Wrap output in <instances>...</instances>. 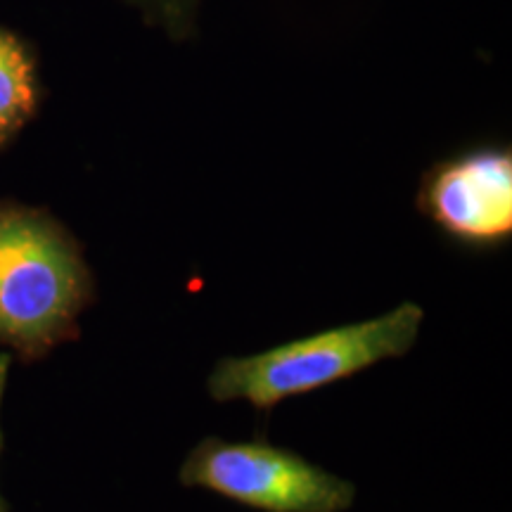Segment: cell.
I'll use <instances>...</instances> for the list:
<instances>
[{
    "label": "cell",
    "instance_id": "cell-2",
    "mask_svg": "<svg viewBox=\"0 0 512 512\" xmlns=\"http://www.w3.org/2000/svg\"><path fill=\"white\" fill-rule=\"evenodd\" d=\"M422 320L425 311L406 302L377 318L339 325L261 354L223 358L211 370L207 389L216 403L247 401L268 411L290 396L318 392L389 358L406 356L418 342Z\"/></svg>",
    "mask_w": 512,
    "mask_h": 512
},
{
    "label": "cell",
    "instance_id": "cell-3",
    "mask_svg": "<svg viewBox=\"0 0 512 512\" xmlns=\"http://www.w3.org/2000/svg\"><path fill=\"white\" fill-rule=\"evenodd\" d=\"M178 479L261 512H347L356 501L347 479L266 441L204 439L183 460Z\"/></svg>",
    "mask_w": 512,
    "mask_h": 512
},
{
    "label": "cell",
    "instance_id": "cell-7",
    "mask_svg": "<svg viewBox=\"0 0 512 512\" xmlns=\"http://www.w3.org/2000/svg\"><path fill=\"white\" fill-rule=\"evenodd\" d=\"M10 363H12V356L8 351H3V354H0V411H3L5 387H8V377H10ZM0 453H3V427H0ZM0 512H10V505L3 498V491H0Z\"/></svg>",
    "mask_w": 512,
    "mask_h": 512
},
{
    "label": "cell",
    "instance_id": "cell-1",
    "mask_svg": "<svg viewBox=\"0 0 512 512\" xmlns=\"http://www.w3.org/2000/svg\"><path fill=\"white\" fill-rule=\"evenodd\" d=\"M95 280L79 240L48 209L0 200V349L22 363L79 337Z\"/></svg>",
    "mask_w": 512,
    "mask_h": 512
},
{
    "label": "cell",
    "instance_id": "cell-5",
    "mask_svg": "<svg viewBox=\"0 0 512 512\" xmlns=\"http://www.w3.org/2000/svg\"><path fill=\"white\" fill-rule=\"evenodd\" d=\"M46 95L34 41L0 27V152L8 150L38 117Z\"/></svg>",
    "mask_w": 512,
    "mask_h": 512
},
{
    "label": "cell",
    "instance_id": "cell-6",
    "mask_svg": "<svg viewBox=\"0 0 512 512\" xmlns=\"http://www.w3.org/2000/svg\"><path fill=\"white\" fill-rule=\"evenodd\" d=\"M140 12L145 24L164 31L171 41L183 43L197 34L202 0H121Z\"/></svg>",
    "mask_w": 512,
    "mask_h": 512
},
{
    "label": "cell",
    "instance_id": "cell-4",
    "mask_svg": "<svg viewBox=\"0 0 512 512\" xmlns=\"http://www.w3.org/2000/svg\"><path fill=\"white\" fill-rule=\"evenodd\" d=\"M418 209L448 238L498 247L512 238V150L477 145L422 174Z\"/></svg>",
    "mask_w": 512,
    "mask_h": 512
}]
</instances>
